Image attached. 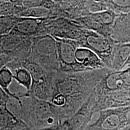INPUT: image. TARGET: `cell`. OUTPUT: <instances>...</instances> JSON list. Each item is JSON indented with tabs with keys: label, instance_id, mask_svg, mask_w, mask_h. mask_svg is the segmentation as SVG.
I'll list each match as a JSON object with an SVG mask.
<instances>
[{
	"label": "cell",
	"instance_id": "obj_14",
	"mask_svg": "<svg viewBox=\"0 0 130 130\" xmlns=\"http://www.w3.org/2000/svg\"><path fill=\"white\" fill-rule=\"evenodd\" d=\"M13 75L12 71L8 68L7 66H4L0 70V87L3 89V90L9 96L18 101L20 102L19 97L17 95H14L11 92L9 89V86L12 83Z\"/></svg>",
	"mask_w": 130,
	"mask_h": 130
},
{
	"label": "cell",
	"instance_id": "obj_8",
	"mask_svg": "<svg viewBox=\"0 0 130 130\" xmlns=\"http://www.w3.org/2000/svg\"><path fill=\"white\" fill-rule=\"evenodd\" d=\"M92 95L96 114L102 110L130 106V98L126 91H117L100 96H96L93 93Z\"/></svg>",
	"mask_w": 130,
	"mask_h": 130
},
{
	"label": "cell",
	"instance_id": "obj_21",
	"mask_svg": "<svg viewBox=\"0 0 130 130\" xmlns=\"http://www.w3.org/2000/svg\"><path fill=\"white\" fill-rule=\"evenodd\" d=\"M39 130H67V123H66V121H65L64 122L60 124L50 126V127L41 128Z\"/></svg>",
	"mask_w": 130,
	"mask_h": 130
},
{
	"label": "cell",
	"instance_id": "obj_20",
	"mask_svg": "<svg viewBox=\"0 0 130 130\" xmlns=\"http://www.w3.org/2000/svg\"><path fill=\"white\" fill-rule=\"evenodd\" d=\"M10 96L0 87V107H7Z\"/></svg>",
	"mask_w": 130,
	"mask_h": 130
},
{
	"label": "cell",
	"instance_id": "obj_15",
	"mask_svg": "<svg viewBox=\"0 0 130 130\" xmlns=\"http://www.w3.org/2000/svg\"><path fill=\"white\" fill-rule=\"evenodd\" d=\"M104 3L107 10L112 11L117 14L130 13V0H104Z\"/></svg>",
	"mask_w": 130,
	"mask_h": 130
},
{
	"label": "cell",
	"instance_id": "obj_24",
	"mask_svg": "<svg viewBox=\"0 0 130 130\" xmlns=\"http://www.w3.org/2000/svg\"><path fill=\"white\" fill-rule=\"evenodd\" d=\"M122 130H130V125H129V126H127V127H126V128H123V129H122Z\"/></svg>",
	"mask_w": 130,
	"mask_h": 130
},
{
	"label": "cell",
	"instance_id": "obj_9",
	"mask_svg": "<svg viewBox=\"0 0 130 130\" xmlns=\"http://www.w3.org/2000/svg\"><path fill=\"white\" fill-rule=\"evenodd\" d=\"M75 57L79 72L95 71L106 68L103 61L94 52L85 47H78Z\"/></svg>",
	"mask_w": 130,
	"mask_h": 130
},
{
	"label": "cell",
	"instance_id": "obj_11",
	"mask_svg": "<svg viewBox=\"0 0 130 130\" xmlns=\"http://www.w3.org/2000/svg\"><path fill=\"white\" fill-rule=\"evenodd\" d=\"M27 41L24 37L13 32L0 36V54L16 56Z\"/></svg>",
	"mask_w": 130,
	"mask_h": 130
},
{
	"label": "cell",
	"instance_id": "obj_13",
	"mask_svg": "<svg viewBox=\"0 0 130 130\" xmlns=\"http://www.w3.org/2000/svg\"><path fill=\"white\" fill-rule=\"evenodd\" d=\"M40 20L25 18L19 20L12 32L21 36H29L35 35L39 29Z\"/></svg>",
	"mask_w": 130,
	"mask_h": 130
},
{
	"label": "cell",
	"instance_id": "obj_10",
	"mask_svg": "<svg viewBox=\"0 0 130 130\" xmlns=\"http://www.w3.org/2000/svg\"><path fill=\"white\" fill-rule=\"evenodd\" d=\"M110 38L115 43H130V13L118 15Z\"/></svg>",
	"mask_w": 130,
	"mask_h": 130
},
{
	"label": "cell",
	"instance_id": "obj_4",
	"mask_svg": "<svg viewBox=\"0 0 130 130\" xmlns=\"http://www.w3.org/2000/svg\"><path fill=\"white\" fill-rule=\"evenodd\" d=\"M118 15L119 14L112 11L105 10L90 13L72 21L81 28L92 31L102 36L110 38L112 27Z\"/></svg>",
	"mask_w": 130,
	"mask_h": 130
},
{
	"label": "cell",
	"instance_id": "obj_19",
	"mask_svg": "<svg viewBox=\"0 0 130 130\" xmlns=\"http://www.w3.org/2000/svg\"><path fill=\"white\" fill-rule=\"evenodd\" d=\"M18 21L13 17L0 16V36L10 33Z\"/></svg>",
	"mask_w": 130,
	"mask_h": 130
},
{
	"label": "cell",
	"instance_id": "obj_12",
	"mask_svg": "<svg viewBox=\"0 0 130 130\" xmlns=\"http://www.w3.org/2000/svg\"><path fill=\"white\" fill-rule=\"evenodd\" d=\"M129 54L130 43H115L111 51L108 69L113 71H122Z\"/></svg>",
	"mask_w": 130,
	"mask_h": 130
},
{
	"label": "cell",
	"instance_id": "obj_2",
	"mask_svg": "<svg viewBox=\"0 0 130 130\" xmlns=\"http://www.w3.org/2000/svg\"><path fill=\"white\" fill-rule=\"evenodd\" d=\"M130 125V106L102 110L84 130H122Z\"/></svg>",
	"mask_w": 130,
	"mask_h": 130
},
{
	"label": "cell",
	"instance_id": "obj_17",
	"mask_svg": "<svg viewBox=\"0 0 130 130\" xmlns=\"http://www.w3.org/2000/svg\"><path fill=\"white\" fill-rule=\"evenodd\" d=\"M13 79L18 83L23 86L27 90L30 91L32 86V79L30 73L24 68H19L14 70L13 74Z\"/></svg>",
	"mask_w": 130,
	"mask_h": 130
},
{
	"label": "cell",
	"instance_id": "obj_18",
	"mask_svg": "<svg viewBox=\"0 0 130 130\" xmlns=\"http://www.w3.org/2000/svg\"><path fill=\"white\" fill-rule=\"evenodd\" d=\"M24 68L28 71L32 79V83L37 82L45 75L46 71L36 61H28L25 63Z\"/></svg>",
	"mask_w": 130,
	"mask_h": 130
},
{
	"label": "cell",
	"instance_id": "obj_6",
	"mask_svg": "<svg viewBox=\"0 0 130 130\" xmlns=\"http://www.w3.org/2000/svg\"><path fill=\"white\" fill-rule=\"evenodd\" d=\"M129 78L130 73L126 69L121 71L110 70L101 79L92 93L100 96L117 91H126Z\"/></svg>",
	"mask_w": 130,
	"mask_h": 130
},
{
	"label": "cell",
	"instance_id": "obj_25",
	"mask_svg": "<svg viewBox=\"0 0 130 130\" xmlns=\"http://www.w3.org/2000/svg\"><path fill=\"white\" fill-rule=\"evenodd\" d=\"M126 69V71H127L128 72H129V73H130V64H129V66H128V68H126V69Z\"/></svg>",
	"mask_w": 130,
	"mask_h": 130
},
{
	"label": "cell",
	"instance_id": "obj_3",
	"mask_svg": "<svg viewBox=\"0 0 130 130\" xmlns=\"http://www.w3.org/2000/svg\"><path fill=\"white\" fill-rule=\"evenodd\" d=\"M32 47L34 53L39 59V64L45 71L59 72L57 46L53 36L46 35L39 37L34 41Z\"/></svg>",
	"mask_w": 130,
	"mask_h": 130
},
{
	"label": "cell",
	"instance_id": "obj_23",
	"mask_svg": "<svg viewBox=\"0 0 130 130\" xmlns=\"http://www.w3.org/2000/svg\"><path fill=\"white\" fill-rule=\"evenodd\" d=\"M129 64H130V54H129V57H128V60L126 61V63H125V67H124V69H126V68H128V66H129Z\"/></svg>",
	"mask_w": 130,
	"mask_h": 130
},
{
	"label": "cell",
	"instance_id": "obj_16",
	"mask_svg": "<svg viewBox=\"0 0 130 130\" xmlns=\"http://www.w3.org/2000/svg\"><path fill=\"white\" fill-rule=\"evenodd\" d=\"M17 122V119L7 107H0V130L9 129Z\"/></svg>",
	"mask_w": 130,
	"mask_h": 130
},
{
	"label": "cell",
	"instance_id": "obj_7",
	"mask_svg": "<svg viewBox=\"0 0 130 130\" xmlns=\"http://www.w3.org/2000/svg\"><path fill=\"white\" fill-rule=\"evenodd\" d=\"M56 40L60 71L64 73L79 72L75 61V51L79 45L75 40L54 37Z\"/></svg>",
	"mask_w": 130,
	"mask_h": 130
},
{
	"label": "cell",
	"instance_id": "obj_1",
	"mask_svg": "<svg viewBox=\"0 0 130 130\" xmlns=\"http://www.w3.org/2000/svg\"><path fill=\"white\" fill-rule=\"evenodd\" d=\"M110 69H102L77 73L57 72L56 83L57 94L67 100L66 111L70 118L87 101L97 84Z\"/></svg>",
	"mask_w": 130,
	"mask_h": 130
},
{
	"label": "cell",
	"instance_id": "obj_22",
	"mask_svg": "<svg viewBox=\"0 0 130 130\" xmlns=\"http://www.w3.org/2000/svg\"><path fill=\"white\" fill-rule=\"evenodd\" d=\"M126 93H128V96L130 98V78L129 79V81H128L127 86H126Z\"/></svg>",
	"mask_w": 130,
	"mask_h": 130
},
{
	"label": "cell",
	"instance_id": "obj_5",
	"mask_svg": "<svg viewBox=\"0 0 130 130\" xmlns=\"http://www.w3.org/2000/svg\"><path fill=\"white\" fill-rule=\"evenodd\" d=\"M78 43L79 47H85L94 52L108 69L111 51L115 44L111 39L84 29L82 36Z\"/></svg>",
	"mask_w": 130,
	"mask_h": 130
}]
</instances>
